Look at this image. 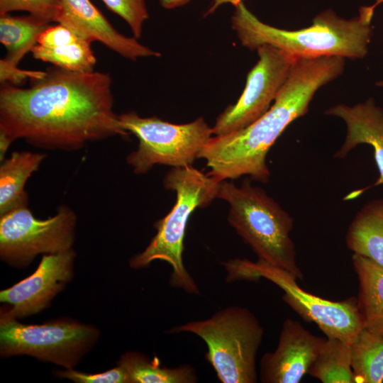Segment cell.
I'll return each instance as SVG.
<instances>
[{"label":"cell","mask_w":383,"mask_h":383,"mask_svg":"<svg viewBox=\"0 0 383 383\" xmlns=\"http://www.w3.org/2000/svg\"><path fill=\"white\" fill-rule=\"evenodd\" d=\"M23 89H0V133L35 147L75 150L87 142L129 134L113 111L111 76L56 66Z\"/></svg>","instance_id":"cell-1"},{"label":"cell","mask_w":383,"mask_h":383,"mask_svg":"<svg viewBox=\"0 0 383 383\" xmlns=\"http://www.w3.org/2000/svg\"><path fill=\"white\" fill-rule=\"evenodd\" d=\"M345 57H296L273 104L248 126L211 137L199 154L218 182L249 175L267 182L270 172L267 155L274 142L296 118L305 115L316 91L344 71Z\"/></svg>","instance_id":"cell-2"},{"label":"cell","mask_w":383,"mask_h":383,"mask_svg":"<svg viewBox=\"0 0 383 383\" xmlns=\"http://www.w3.org/2000/svg\"><path fill=\"white\" fill-rule=\"evenodd\" d=\"M231 24L241 44L250 50L265 44L296 57L340 56L362 59L368 52L374 11L363 6L350 19L338 16L332 9L316 16L308 28L288 30L259 20L241 1L235 7Z\"/></svg>","instance_id":"cell-3"},{"label":"cell","mask_w":383,"mask_h":383,"mask_svg":"<svg viewBox=\"0 0 383 383\" xmlns=\"http://www.w3.org/2000/svg\"><path fill=\"white\" fill-rule=\"evenodd\" d=\"M217 198L228 204L229 224L258 260L286 270L296 279H303L290 237L294 220L274 199L247 179L239 187L227 180L220 182Z\"/></svg>","instance_id":"cell-4"},{"label":"cell","mask_w":383,"mask_h":383,"mask_svg":"<svg viewBox=\"0 0 383 383\" xmlns=\"http://www.w3.org/2000/svg\"><path fill=\"white\" fill-rule=\"evenodd\" d=\"M220 182L192 166L173 167L163 179L164 187L176 194L171 211L156 221L157 233L145 249L133 256L131 268L140 269L160 260L170 265L172 287L192 294H199V287L183 263L184 238L187 222L196 208H205L217 198Z\"/></svg>","instance_id":"cell-5"},{"label":"cell","mask_w":383,"mask_h":383,"mask_svg":"<svg viewBox=\"0 0 383 383\" xmlns=\"http://www.w3.org/2000/svg\"><path fill=\"white\" fill-rule=\"evenodd\" d=\"M192 333L206 344V360L222 383H256V356L264 329L248 308L230 306L210 318L190 321L168 333Z\"/></svg>","instance_id":"cell-6"},{"label":"cell","mask_w":383,"mask_h":383,"mask_svg":"<svg viewBox=\"0 0 383 383\" xmlns=\"http://www.w3.org/2000/svg\"><path fill=\"white\" fill-rule=\"evenodd\" d=\"M223 265L228 282L265 278L278 286L284 292L282 300L304 321L316 324L327 338L350 344L363 328L355 296L338 301L323 299L299 287L296 279L286 270L260 260L235 258Z\"/></svg>","instance_id":"cell-7"},{"label":"cell","mask_w":383,"mask_h":383,"mask_svg":"<svg viewBox=\"0 0 383 383\" xmlns=\"http://www.w3.org/2000/svg\"><path fill=\"white\" fill-rule=\"evenodd\" d=\"M99 335L94 326L70 318L23 324L5 307L1 309L0 355L4 358L27 355L72 369L94 346Z\"/></svg>","instance_id":"cell-8"},{"label":"cell","mask_w":383,"mask_h":383,"mask_svg":"<svg viewBox=\"0 0 383 383\" xmlns=\"http://www.w3.org/2000/svg\"><path fill=\"white\" fill-rule=\"evenodd\" d=\"M118 119L121 127L138 139L137 150L126 157L136 174L147 173L155 165L192 166L213 134L212 128L202 117L174 124L131 111L118 115Z\"/></svg>","instance_id":"cell-9"},{"label":"cell","mask_w":383,"mask_h":383,"mask_svg":"<svg viewBox=\"0 0 383 383\" xmlns=\"http://www.w3.org/2000/svg\"><path fill=\"white\" fill-rule=\"evenodd\" d=\"M0 216V257L13 267H26L39 254L72 248L77 216L66 205L47 219L36 218L28 207Z\"/></svg>","instance_id":"cell-10"},{"label":"cell","mask_w":383,"mask_h":383,"mask_svg":"<svg viewBox=\"0 0 383 383\" xmlns=\"http://www.w3.org/2000/svg\"><path fill=\"white\" fill-rule=\"evenodd\" d=\"M257 51L259 60L248 74L243 92L218 116L212 128L214 135L243 129L267 112L296 58L268 44L259 46Z\"/></svg>","instance_id":"cell-11"},{"label":"cell","mask_w":383,"mask_h":383,"mask_svg":"<svg viewBox=\"0 0 383 383\" xmlns=\"http://www.w3.org/2000/svg\"><path fill=\"white\" fill-rule=\"evenodd\" d=\"M76 253L73 249L45 254L35 271L12 287L0 292V301L16 318L40 312L71 282Z\"/></svg>","instance_id":"cell-12"},{"label":"cell","mask_w":383,"mask_h":383,"mask_svg":"<svg viewBox=\"0 0 383 383\" xmlns=\"http://www.w3.org/2000/svg\"><path fill=\"white\" fill-rule=\"evenodd\" d=\"M326 338L311 333L299 321L287 318L282 325L273 352L265 353L260 363L262 383H298L319 353Z\"/></svg>","instance_id":"cell-13"},{"label":"cell","mask_w":383,"mask_h":383,"mask_svg":"<svg viewBox=\"0 0 383 383\" xmlns=\"http://www.w3.org/2000/svg\"><path fill=\"white\" fill-rule=\"evenodd\" d=\"M60 10L55 22L70 28L91 42L99 41L131 60L161 55L140 44L135 38L120 33L90 0H60Z\"/></svg>","instance_id":"cell-14"},{"label":"cell","mask_w":383,"mask_h":383,"mask_svg":"<svg viewBox=\"0 0 383 383\" xmlns=\"http://www.w3.org/2000/svg\"><path fill=\"white\" fill-rule=\"evenodd\" d=\"M326 115L341 118L346 126V135L334 157L345 158L360 144L374 149V157L379 177L373 186L383 184V109L369 98L354 106L337 104L325 111Z\"/></svg>","instance_id":"cell-15"},{"label":"cell","mask_w":383,"mask_h":383,"mask_svg":"<svg viewBox=\"0 0 383 383\" xmlns=\"http://www.w3.org/2000/svg\"><path fill=\"white\" fill-rule=\"evenodd\" d=\"M359 282L357 303L363 328L383 336V267L364 256H352Z\"/></svg>","instance_id":"cell-16"},{"label":"cell","mask_w":383,"mask_h":383,"mask_svg":"<svg viewBox=\"0 0 383 383\" xmlns=\"http://www.w3.org/2000/svg\"><path fill=\"white\" fill-rule=\"evenodd\" d=\"M348 248L383 267V198L367 202L356 213L345 235Z\"/></svg>","instance_id":"cell-17"},{"label":"cell","mask_w":383,"mask_h":383,"mask_svg":"<svg viewBox=\"0 0 383 383\" xmlns=\"http://www.w3.org/2000/svg\"><path fill=\"white\" fill-rule=\"evenodd\" d=\"M45 154L14 151L0 166V216L12 210L27 207L28 194L24 189L30 175L36 171Z\"/></svg>","instance_id":"cell-18"},{"label":"cell","mask_w":383,"mask_h":383,"mask_svg":"<svg viewBox=\"0 0 383 383\" xmlns=\"http://www.w3.org/2000/svg\"><path fill=\"white\" fill-rule=\"evenodd\" d=\"M50 22L29 14L14 16L9 13L0 16V42L7 54L3 58L7 63L18 64L37 45L39 35Z\"/></svg>","instance_id":"cell-19"},{"label":"cell","mask_w":383,"mask_h":383,"mask_svg":"<svg viewBox=\"0 0 383 383\" xmlns=\"http://www.w3.org/2000/svg\"><path fill=\"white\" fill-rule=\"evenodd\" d=\"M117 365L126 370L132 383H195L198 381L196 370L190 365L170 368L162 366L157 357L150 360L139 352L125 353Z\"/></svg>","instance_id":"cell-20"},{"label":"cell","mask_w":383,"mask_h":383,"mask_svg":"<svg viewBox=\"0 0 383 383\" xmlns=\"http://www.w3.org/2000/svg\"><path fill=\"white\" fill-rule=\"evenodd\" d=\"M307 374L323 383H355L350 344L326 337Z\"/></svg>","instance_id":"cell-21"},{"label":"cell","mask_w":383,"mask_h":383,"mask_svg":"<svg viewBox=\"0 0 383 383\" xmlns=\"http://www.w3.org/2000/svg\"><path fill=\"white\" fill-rule=\"evenodd\" d=\"M355 383L383 382V336L362 328L350 343Z\"/></svg>","instance_id":"cell-22"},{"label":"cell","mask_w":383,"mask_h":383,"mask_svg":"<svg viewBox=\"0 0 383 383\" xmlns=\"http://www.w3.org/2000/svg\"><path fill=\"white\" fill-rule=\"evenodd\" d=\"M91 41L83 38L62 45L47 48L38 44L31 50L34 58L77 72L94 71L96 58Z\"/></svg>","instance_id":"cell-23"},{"label":"cell","mask_w":383,"mask_h":383,"mask_svg":"<svg viewBox=\"0 0 383 383\" xmlns=\"http://www.w3.org/2000/svg\"><path fill=\"white\" fill-rule=\"evenodd\" d=\"M101 1L109 10L118 15L128 24L134 38H140L143 23L149 17L145 0Z\"/></svg>","instance_id":"cell-24"},{"label":"cell","mask_w":383,"mask_h":383,"mask_svg":"<svg viewBox=\"0 0 383 383\" xmlns=\"http://www.w3.org/2000/svg\"><path fill=\"white\" fill-rule=\"evenodd\" d=\"M60 10V0H0V16L23 11L49 22H55Z\"/></svg>","instance_id":"cell-25"},{"label":"cell","mask_w":383,"mask_h":383,"mask_svg":"<svg viewBox=\"0 0 383 383\" xmlns=\"http://www.w3.org/2000/svg\"><path fill=\"white\" fill-rule=\"evenodd\" d=\"M54 374L77 383H132L128 372L118 365L108 371L96 374L82 372L72 368L57 370Z\"/></svg>","instance_id":"cell-26"},{"label":"cell","mask_w":383,"mask_h":383,"mask_svg":"<svg viewBox=\"0 0 383 383\" xmlns=\"http://www.w3.org/2000/svg\"><path fill=\"white\" fill-rule=\"evenodd\" d=\"M83 38H84L70 28L57 23L56 26L50 25L42 32L38 38L37 44L52 48L74 43Z\"/></svg>","instance_id":"cell-27"},{"label":"cell","mask_w":383,"mask_h":383,"mask_svg":"<svg viewBox=\"0 0 383 383\" xmlns=\"http://www.w3.org/2000/svg\"><path fill=\"white\" fill-rule=\"evenodd\" d=\"M45 74V71H30L18 68V66L7 63L4 59L0 60L1 84L9 83L14 86L23 84L28 79H40Z\"/></svg>","instance_id":"cell-28"},{"label":"cell","mask_w":383,"mask_h":383,"mask_svg":"<svg viewBox=\"0 0 383 383\" xmlns=\"http://www.w3.org/2000/svg\"><path fill=\"white\" fill-rule=\"evenodd\" d=\"M242 0H213L211 6L206 11V15L213 13L220 6L224 4H231L235 7L238 6Z\"/></svg>","instance_id":"cell-29"},{"label":"cell","mask_w":383,"mask_h":383,"mask_svg":"<svg viewBox=\"0 0 383 383\" xmlns=\"http://www.w3.org/2000/svg\"><path fill=\"white\" fill-rule=\"evenodd\" d=\"M192 0H160V5L166 9H172L182 6Z\"/></svg>","instance_id":"cell-30"},{"label":"cell","mask_w":383,"mask_h":383,"mask_svg":"<svg viewBox=\"0 0 383 383\" xmlns=\"http://www.w3.org/2000/svg\"><path fill=\"white\" fill-rule=\"evenodd\" d=\"M383 3V0H375L374 2L372 4V5H370V7L375 11L376 8L381 5Z\"/></svg>","instance_id":"cell-31"},{"label":"cell","mask_w":383,"mask_h":383,"mask_svg":"<svg viewBox=\"0 0 383 383\" xmlns=\"http://www.w3.org/2000/svg\"><path fill=\"white\" fill-rule=\"evenodd\" d=\"M376 85L379 87H383V80L376 82Z\"/></svg>","instance_id":"cell-32"}]
</instances>
